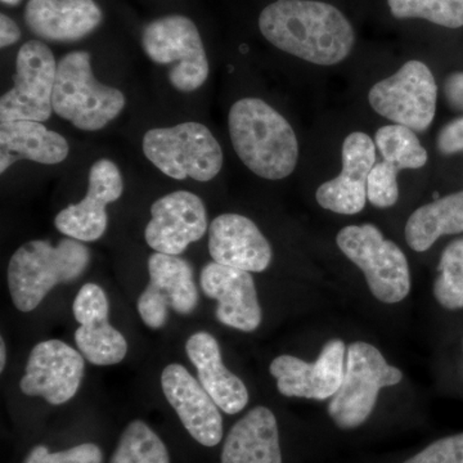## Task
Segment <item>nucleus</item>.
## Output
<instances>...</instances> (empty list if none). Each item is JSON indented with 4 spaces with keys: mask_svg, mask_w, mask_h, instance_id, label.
<instances>
[{
    "mask_svg": "<svg viewBox=\"0 0 463 463\" xmlns=\"http://www.w3.org/2000/svg\"><path fill=\"white\" fill-rule=\"evenodd\" d=\"M259 29L279 50L321 66L345 60L355 42L339 9L316 0H277L261 12Z\"/></svg>",
    "mask_w": 463,
    "mask_h": 463,
    "instance_id": "obj_1",
    "label": "nucleus"
},
{
    "mask_svg": "<svg viewBox=\"0 0 463 463\" xmlns=\"http://www.w3.org/2000/svg\"><path fill=\"white\" fill-rule=\"evenodd\" d=\"M228 128L237 156L252 173L269 181L294 173L298 160L297 134L265 100H237L230 109Z\"/></svg>",
    "mask_w": 463,
    "mask_h": 463,
    "instance_id": "obj_2",
    "label": "nucleus"
},
{
    "mask_svg": "<svg viewBox=\"0 0 463 463\" xmlns=\"http://www.w3.org/2000/svg\"><path fill=\"white\" fill-rule=\"evenodd\" d=\"M90 251L81 241L63 239L30 241L12 255L8 264V288L16 309L33 312L60 283H71L83 276Z\"/></svg>",
    "mask_w": 463,
    "mask_h": 463,
    "instance_id": "obj_3",
    "label": "nucleus"
},
{
    "mask_svg": "<svg viewBox=\"0 0 463 463\" xmlns=\"http://www.w3.org/2000/svg\"><path fill=\"white\" fill-rule=\"evenodd\" d=\"M123 91L100 84L93 75L90 54L71 52L57 63L53 112L84 132H97L121 114Z\"/></svg>",
    "mask_w": 463,
    "mask_h": 463,
    "instance_id": "obj_4",
    "label": "nucleus"
},
{
    "mask_svg": "<svg viewBox=\"0 0 463 463\" xmlns=\"http://www.w3.org/2000/svg\"><path fill=\"white\" fill-rule=\"evenodd\" d=\"M142 149L160 172L176 181L210 182L223 167L221 145L205 125L196 121L148 130Z\"/></svg>",
    "mask_w": 463,
    "mask_h": 463,
    "instance_id": "obj_5",
    "label": "nucleus"
},
{
    "mask_svg": "<svg viewBox=\"0 0 463 463\" xmlns=\"http://www.w3.org/2000/svg\"><path fill=\"white\" fill-rule=\"evenodd\" d=\"M402 379V371L388 364L377 347L364 341L350 344L343 383L328 404L331 419L344 430L359 428L373 413L380 390Z\"/></svg>",
    "mask_w": 463,
    "mask_h": 463,
    "instance_id": "obj_6",
    "label": "nucleus"
},
{
    "mask_svg": "<svg viewBox=\"0 0 463 463\" xmlns=\"http://www.w3.org/2000/svg\"><path fill=\"white\" fill-rule=\"evenodd\" d=\"M343 254L364 273L377 300L395 304L411 291L410 265L397 243L373 224L347 225L336 237Z\"/></svg>",
    "mask_w": 463,
    "mask_h": 463,
    "instance_id": "obj_7",
    "label": "nucleus"
},
{
    "mask_svg": "<svg viewBox=\"0 0 463 463\" xmlns=\"http://www.w3.org/2000/svg\"><path fill=\"white\" fill-rule=\"evenodd\" d=\"M142 47L152 62L170 67L167 79L176 90L203 87L210 67L203 39L194 21L181 14L157 18L145 27Z\"/></svg>",
    "mask_w": 463,
    "mask_h": 463,
    "instance_id": "obj_8",
    "label": "nucleus"
},
{
    "mask_svg": "<svg viewBox=\"0 0 463 463\" xmlns=\"http://www.w3.org/2000/svg\"><path fill=\"white\" fill-rule=\"evenodd\" d=\"M438 85L421 61H408L394 75L379 81L368 94L374 112L392 123L423 133L434 121Z\"/></svg>",
    "mask_w": 463,
    "mask_h": 463,
    "instance_id": "obj_9",
    "label": "nucleus"
},
{
    "mask_svg": "<svg viewBox=\"0 0 463 463\" xmlns=\"http://www.w3.org/2000/svg\"><path fill=\"white\" fill-rule=\"evenodd\" d=\"M56 75V58L50 47L41 41L25 43L17 53L14 88L0 99V121H47L53 112Z\"/></svg>",
    "mask_w": 463,
    "mask_h": 463,
    "instance_id": "obj_10",
    "label": "nucleus"
},
{
    "mask_svg": "<svg viewBox=\"0 0 463 463\" xmlns=\"http://www.w3.org/2000/svg\"><path fill=\"white\" fill-rule=\"evenodd\" d=\"M149 283L138 298L139 316L152 330L163 328L169 309L188 316L199 304L192 265L175 255L155 252L148 258Z\"/></svg>",
    "mask_w": 463,
    "mask_h": 463,
    "instance_id": "obj_11",
    "label": "nucleus"
},
{
    "mask_svg": "<svg viewBox=\"0 0 463 463\" xmlns=\"http://www.w3.org/2000/svg\"><path fill=\"white\" fill-rule=\"evenodd\" d=\"M84 371L85 358L74 347L61 340L42 341L27 359L21 392L52 405L65 404L80 388Z\"/></svg>",
    "mask_w": 463,
    "mask_h": 463,
    "instance_id": "obj_12",
    "label": "nucleus"
},
{
    "mask_svg": "<svg viewBox=\"0 0 463 463\" xmlns=\"http://www.w3.org/2000/svg\"><path fill=\"white\" fill-rule=\"evenodd\" d=\"M206 207L197 194L176 191L165 194L151 206V221L146 227V242L156 252L178 255L191 243L205 236Z\"/></svg>",
    "mask_w": 463,
    "mask_h": 463,
    "instance_id": "obj_13",
    "label": "nucleus"
},
{
    "mask_svg": "<svg viewBox=\"0 0 463 463\" xmlns=\"http://www.w3.org/2000/svg\"><path fill=\"white\" fill-rule=\"evenodd\" d=\"M346 346L343 340L328 341L315 364L297 356L279 355L270 364L277 389L288 398L326 401L339 390L345 371Z\"/></svg>",
    "mask_w": 463,
    "mask_h": 463,
    "instance_id": "obj_14",
    "label": "nucleus"
},
{
    "mask_svg": "<svg viewBox=\"0 0 463 463\" xmlns=\"http://www.w3.org/2000/svg\"><path fill=\"white\" fill-rule=\"evenodd\" d=\"M124 191L120 170L109 158H100L90 170L87 196L58 213L54 225L61 233L81 242L99 240L108 230L109 203L120 199Z\"/></svg>",
    "mask_w": 463,
    "mask_h": 463,
    "instance_id": "obj_15",
    "label": "nucleus"
},
{
    "mask_svg": "<svg viewBox=\"0 0 463 463\" xmlns=\"http://www.w3.org/2000/svg\"><path fill=\"white\" fill-rule=\"evenodd\" d=\"M161 388L194 440L205 447L221 443L223 437L221 408L187 368L178 364L166 365L161 373Z\"/></svg>",
    "mask_w": 463,
    "mask_h": 463,
    "instance_id": "obj_16",
    "label": "nucleus"
},
{
    "mask_svg": "<svg viewBox=\"0 0 463 463\" xmlns=\"http://www.w3.org/2000/svg\"><path fill=\"white\" fill-rule=\"evenodd\" d=\"M76 322L75 331L79 352L91 364H120L127 356L128 343L120 331L109 322V304L105 291L96 283H87L78 292L72 306Z\"/></svg>",
    "mask_w": 463,
    "mask_h": 463,
    "instance_id": "obj_17",
    "label": "nucleus"
},
{
    "mask_svg": "<svg viewBox=\"0 0 463 463\" xmlns=\"http://www.w3.org/2000/svg\"><path fill=\"white\" fill-rule=\"evenodd\" d=\"M200 285L207 298L218 301L215 316L219 322L243 332L260 326L261 307L250 272L213 261L201 270Z\"/></svg>",
    "mask_w": 463,
    "mask_h": 463,
    "instance_id": "obj_18",
    "label": "nucleus"
},
{
    "mask_svg": "<svg viewBox=\"0 0 463 463\" xmlns=\"http://www.w3.org/2000/svg\"><path fill=\"white\" fill-rule=\"evenodd\" d=\"M376 164V145L365 133L354 132L343 145V170L317 190V203L341 215L361 213L367 201V182Z\"/></svg>",
    "mask_w": 463,
    "mask_h": 463,
    "instance_id": "obj_19",
    "label": "nucleus"
},
{
    "mask_svg": "<svg viewBox=\"0 0 463 463\" xmlns=\"http://www.w3.org/2000/svg\"><path fill=\"white\" fill-rule=\"evenodd\" d=\"M209 252L215 263L246 272H263L272 248L258 225L240 214L216 216L209 227Z\"/></svg>",
    "mask_w": 463,
    "mask_h": 463,
    "instance_id": "obj_20",
    "label": "nucleus"
},
{
    "mask_svg": "<svg viewBox=\"0 0 463 463\" xmlns=\"http://www.w3.org/2000/svg\"><path fill=\"white\" fill-rule=\"evenodd\" d=\"M24 17L43 41L72 43L93 33L103 14L94 0H29Z\"/></svg>",
    "mask_w": 463,
    "mask_h": 463,
    "instance_id": "obj_21",
    "label": "nucleus"
},
{
    "mask_svg": "<svg viewBox=\"0 0 463 463\" xmlns=\"http://www.w3.org/2000/svg\"><path fill=\"white\" fill-rule=\"evenodd\" d=\"M185 353L197 370L201 385L223 412L236 414L248 405V388L225 367L221 346L213 335L205 331L192 335L185 344Z\"/></svg>",
    "mask_w": 463,
    "mask_h": 463,
    "instance_id": "obj_22",
    "label": "nucleus"
},
{
    "mask_svg": "<svg viewBox=\"0 0 463 463\" xmlns=\"http://www.w3.org/2000/svg\"><path fill=\"white\" fill-rule=\"evenodd\" d=\"M222 463H282L279 425L269 408L259 405L234 423L224 441Z\"/></svg>",
    "mask_w": 463,
    "mask_h": 463,
    "instance_id": "obj_23",
    "label": "nucleus"
},
{
    "mask_svg": "<svg viewBox=\"0 0 463 463\" xmlns=\"http://www.w3.org/2000/svg\"><path fill=\"white\" fill-rule=\"evenodd\" d=\"M0 173L18 160L56 165L69 156V143L39 121L17 120L0 125Z\"/></svg>",
    "mask_w": 463,
    "mask_h": 463,
    "instance_id": "obj_24",
    "label": "nucleus"
},
{
    "mask_svg": "<svg viewBox=\"0 0 463 463\" xmlns=\"http://www.w3.org/2000/svg\"><path fill=\"white\" fill-rule=\"evenodd\" d=\"M463 233V191L419 207L405 225V241L423 252L446 234Z\"/></svg>",
    "mask_w": 463,
    "mask_h": 463,
    "instance_id": "obj_25",
    "label": "nucleus"
},
{
    "mask_svg": "<svg viewBox=\"0 0 463 463\" xmlns=\"http://www.w3.org/2000/svg\"><path fill=\"white\" fill-rule=\"evenodd\" d=\"M374 145L383 160L399 170L420 169L428 163V152L410 128L392 124L380 128L374 134Z\"/></svg>",
    "mask_w": 463,
    "mask_h": 463,
    "instance_id": "obj_26",
    "label": "nucleus"
},
{
    "mask_svg": "<svg viewBox=\"0 0 463 463\" xmlns=\"http://www.w3.org/2000/svg\"><path fill=\"white\" fill-rule=\"evenodd\" d=\"M109 463H170V457L156 432L136 420L125 428Z\"/></svg>",
    "mask_w": 463,
    "mask_h": 463,
    "instance_id": "obj_27",
    "label": "nucleus"
},
{
    "mask_svg": "<svg viewBox=\"0 0 463 463\" xmlns=\"http://www.w3.org/2000/svg\"><path fill=\"white\" fill-rule=\"evenodd\" d=\"M388 5L399 20L422 18L448 29L463 26V0H388Z\"/></svg>",
    "mask_w": 463,
    "mask_h": 463,
    "instance_id": "obj_28",
    "label": "nucleus"
},
{
    "mask_svg": "<svg viewBox=\"0 0 463 463\" xmlns=\"http://www.w3.org/2000/svg\"><path fill=\"white\" fill-rule=\"evenodd\" d=\"M440 272L434 283L438 303L447 309L463 307V239L453 241L441 254L438 265Z\"/></svg>",
    "mask_w": 463,
    "mask_h": 463,
    "instance_id": "obj_29",
    "label": "nucleus"
},
{
    "mask_svg": "<svg viewBox=\"0 0 463 463\" xmlns=\"http://www.w3.org/2000/svg\"><path fill=\"white\" fill-rule=\"evenodd\" d=\"M399 172L401 170L389 161L383 160L374 164L367 182V199L373 206L385 209L398 203Z\"/></svg>",
    "mask_w": 463,
    "mask_h": 463,
    "instance_id": "obj_30",
    "label": "nucleus"
},
{
    "mask_svg": "<svg viewBox=\"0 0 463 463\" xmlns=\"http://www.w3.org/2000/svg\"><path fill=\"white\" fill-rule=\"evenodd\" d=\"M25 463H103V453L99 446L84 443L62 452L52 453L47 447L33 448Z\"/></svg>",
    "mask_w": 463,
    "mask_h": 463,
    "instance_id": "obj_31",
    "label": "nucleus"
},
{
    "mask_svg": "<svg viewBox=\"0 0 463 463\" xmlns=\"http://www.w3.org/2000/svg\"><path fill=\"white\" fill-rule=\"evenodd\" d=\"M404 463H463V432L434 441Z\"/></svg>",
    "mask_w": 463,
    "mask_h": 463,
    "instance_id": "obj_32",
    "label": "nucleus"
},
{
    "mask_svg": "<svg viewBox=\"0 0 463 463\" xmlns=\"http://www.w3.org/2000/svg\"><path fill=\"white\" fill-rule=\"evenodd\" d=\"M438 149L443 155L463 151V118L450 121L438 137Z\"/></svg>",
    "mask_w": 463,
    "mask_h": 463,
    "instance_id": "obj_33",
    "label": "nucleus"
},
{
    "mask_svg": "<svg viewBox=\"0 0 463 463\" xmlns=\"http://www.w3.org/2000/svg\"><path fill=\"white\" fill-rule=\"evenodd\" d=\"M444 93L450 108L463 111V72H456L447 79Z\"/></svg>",
    "mask_w": 463,
    "mask_h": 463,
    "instance_id": "obj_34",
    "label": "nucleus"
},
{
    "mask_svg": "<svg viewBox=\"0 0 463 463\" xmlns=\"http://www.w3.org/2000/svg\"><path fill=\"white\" fill-rule=\"evenodd\" d=\"M21 39V30L7 14H0V47L7 48Z\"/></svg>",
    "mask_w": 463,
    "mask_h": 463,
    "instance_id": "obj_35",
    "label": "nucleus"
},
{
    "mask_svg": "<svg viewBox=\"0 0 463 463\" xmlns=\"http://www.w3.org/2000/svg\"><path fill=\"white\" fill-rule=\"evenodd\" d=\"M0 371L5 370V359H7V352H5V340L0 339Z\"/></svg>",
    "mask_w": 463,
    "mask_h": 463,
    "instance_id": "obj_36",
    "label": "nucleus"
},
{
    "mask_svg": "<svg viewBox=\"0 0 463 463\" xmlns=\"http://www.w3.org/2000/svg\"><path fill=\"white\" fill-rule=\"evenodd\" d=\"M2 3L8 5H20L21 0H2Z\"/></svg>",
    "mask_w": 463,
    "mask_h": 463,
    "instance_id": "obj_37",
    "label": "nucleus"
}]
</instances>
